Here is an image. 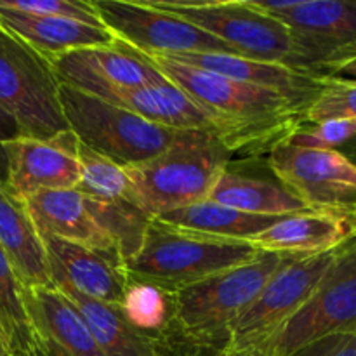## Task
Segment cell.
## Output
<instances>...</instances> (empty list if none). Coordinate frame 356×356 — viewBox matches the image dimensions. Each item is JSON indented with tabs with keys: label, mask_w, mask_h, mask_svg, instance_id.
<instances>
[{
	"label": "cell",
	"mask_w": 356,
	"mask_h": 356,
	"mask_svg": "<svg viewBox=\"0 0 356 356\" xmlns=\"http://www.w3.org/2000/svg\"><path fill=\"white\" fill-rule=\"evenodd\" d=\"M70 299L86 322L103 356H160L155 341L136 330L120 308L86 298L72 289H58Z\"/></svg>",
	"instance_id": "24"
},
{
	"label": "cell",
	"mask_w": 356,
	"mask_h": 356,
	"mask_svg": "<svg viewBox=\"0 0 356 356\" xmlns=\"http://www.w3.org/2000/svg\"><path fill=\"white\" fill-rule=\"evenodd\" d=\"M207 200L236 209L240 212H247V214L271 216V218H284V216L298 214L302 211H315L289 193L280 184L229 172L228 169L218 177Z\"/></svg>",
	"instance_id": "25"
},
{
	"label": "cell",
	"mask_w": 356,
	"mask_h": 356,
	"mask_svg": "<svg viewBox=\"0 0 356 356\" xmlns=\"http://www.w3.org/2000/svg\"><path fill=\"white\" fill-rule=\"evenodd\" d=\"M356 334V242L350 240L302 308L259 350L264 356H296L336 336Z\"/></svg>",
	"instance_id": "8"
},
{
	"label": "cell",
	"mask_w": 356,
	"mask_h": 356,
	"mask_svg": "<svg viewBox=\"0 0 356 356\" xmlns=\"http://www.w3.org/2000/svg\"><path fill=\"white\" fill-rule=\"evenodd\" d=\"M289 257L261 252L250 263L174 292V313L183 332L200 344L228 343L236 320Z\"/></svg>",
	"instance_id": "6"
},
{
	"label": "cell",
	"mask_w": 356,
	"mask_h": 356,
	"mask_svg": "<svg viewBox=\"0 0 356 356\" xmlns=\"http://www.w3.org/2000/svg\"><path fill=\"white\" fill-rule=\"evenodd\" d=\"M0 108L26 138L51 139L68 131L59 82L47 58L0 28Z\"/></svg>",
	"instance_id": "7"
},
{
	"label": "cell",
	"mask_w": 356,
	"mask_h": 356,
	"mask_svg": "<svg viewBox=\"0 0 356 356\" xmlns=\"http://www.w3.org/2000/svg\"><path fill=\"white\" fill-rule=\"evenodd\" d=\"M167 292L149 284L127 285L124 299L120 302V312L124 318L139 332L149 336V332L160 330L169 316V305H167Z\"/></svg>",
	"instance_id": "29"
},
{
	"label": "cell",
	"mask_w": 356,
	"mask_h": 356,
	"mask_svg": "<svg viewBox=\"0 0 356 356\" xmlns=\"http://www.w3.org/2000/svg\"><path fill=\"white\" fill-rule=\"evenodd\" d=\"M218 356H264V355H261L259 351H232L222 348V350L218 353Z\"/></svg>",
	"instance_id": "37"
},
{
	"label": "cell",
	"mask_w": 356,
	"mask_h": 356,
	"mask_svg": "<svg viewBox=\"0 0 356 356\" xmlns=\"http://www.w3.org/2000/svg\"><path fill=\"white\" fill-rule=\"evenodd\" d=\"M332 118H356V80L330 79L306 110L305 124H320Z\"/></svg>",
	"instance_id": "30"
},
{
	"label": "cell",
	"mask_w": 356,
	"mask_h": 356,
	"mask_svg": "<svg viewBox=\"0 0 356 356\" xmlns=\"http://www.w3.org/2000/svg\"><path fill=\"white\" fill-rule=\"evenodd\" d=\"M356 235V218L332 211H302L284 216L249 240L261 252L312 257L334 252Z\"/></svg>",
	"instance_id": "16"
},
{
	"label": "cell",
	"mask_w": 356,
	"mask_h": 356,
	"mask_svg": "<svg viewBox=\"0 0 356 356\" xmlns=\"http://www.w3.org/2000/svg\"><path fill=\"white\" fill-rule=\"evenodd\" d=\"M172 59L218 73V75H225L228 79L280 92L305 108V111L322 94L330 80L301 72V70L289 68V66L256 61V59L243 58L238 54H226V52H197V54L176 56Z\"/></svg>",
	"instance_id": "17"
},
{
	"label": "cell",
	"mask_w": 356,
	"mask_h": 356,
	"mask_svg": "<svg viewBox=\"0 0 356 356\" xmlns=\"http://www.w3.org/2000/svg\"><path fill=\"white\" fill-rule=\"evenodd\" d=\"M0 247L23 287H52L44 242L23 202L3 188H0Z\"/></svg>",
	"instance_id": "22"
},
{
	"label": "cell",
	"mask_w": 356,
	"mask_h": 356,
	"mask_svg": "<svg viewBox=\"0 0 356 356\" xmlns=\"http://www.w3.org/2000/svg\"><path fill=\"white\" fill-rule=\"evenodd\" d=\"M268 163L282 186L309 209L356 218V165L341 149L302 148L285 139L271 148Z\"/></svg>",
	"instance_id": "11"
},
{
	"label": "cell",
	"mask_w": 356,
	"mask_h": 356,
	"mask_svg": "<svg viewBox=\"0 0 356 356\" xmlns=\"http://www.w3.org/2000/svg\"><path fill=\"white\" fill-rule=\"evenodd\" d=\"M261 254L249 242H226L184 233L152 219L143 245L124 261L129 278L167 294L250 263Z\"/></svg>",
	"instance_id": "4"
},
{
	"label": "cell",
	"mask_w": 356,
	"mask_h": 356,
	"mask_svg": "<svg viewBox=\"0 0 356 356\" xmlns=\"http://www.w3.org/2000/svg\"><path fill=\"white\" fill-rule=\"evenodd\" d=\"M59 103L68 129L82 145L131 169L162 155L183 131L152 124L108 101L59 83Z\"/></svg>",
	"instance_id": "5"
},
{
	"label": "cell",
	"mask_w": 356,
	"mask_h": 356,
	"mask_svg": "<svg viewBox=\"0 0 356 356\" xmlns=\"http://www.w3.org/2000/svg\"><path fill=\"white\" fill-rule=\"evenodd\" d=\"M351 240H355V242H356V235H355V236H353V238H351Z\"/></svg>",
	"instance_id": "39"
},
{
	"label": "cell",
	"mask_w": 356,
	"mask_h": 356,
	"mask_svg": "<svg viewBox=\"0 0 356 356\" xmlns=\"http://www.w3.org/2000/svg\"><path fill=\"white\" fill-rule=\"evenodd\" d=\"M23 136L17 122L0 108V188L7 186V153L6 143Z\"/></svg>",
	"instance_id": "34"
},
{
	"label": "cell",
	"mask_w": 356,
	"mask_h": 356,
	"mask_svg": "<svg viewBox=\"0 0 356 356\" xmlns=\"http://www.w3.org/2000/svg\"><path fill=\"white\" fill-rule=\"evenodd\" d=\"M79 163L80 181L75 186V191H79L83 198L101 202V204L131 200L127 172L120 165L92 152L80 141Z\"/></svg>",
	"instance_id": "27"
},
{
	"label": "cell",
	"mask_w": 356,
	"mask_h": 356,
	"mask_svg": "<svg viewBox=\"0 0 356 356\" xmlns=\"http://www.w3.org/2000/svg\"><path fill=\"white\" fill-rule=\"evenodd\" d=\"M149 3L207 31L243 58L289 66L323 79H332L344 65L341 56L306 40L282 21L257 13L245 0H149Z\"/></svg>",
	"instance_id": "2"
},
{
	"label": "cell",
	"mask_w": 356,
	"mask_h": 356,
	"mask_svg": "<svg viewBox=\"0 0 356 356\" xmlns=\"http://www.w3.org/2000/svg\"><path fill=\"white\" fill-rule=\"evenodd\" d=\"M341 152H343L344 155H346L348 159H350L351 162H353L355 165H356V138L353 139V141L348 143V145H344Z\"/></svg>",
	"instance_id": "38"
},
{
	"label": "cell",
	"mask_w": 356,
	"mask_h": 356,
	"mask_svg": "<svg viewBox=\"0 0 356 356\" xmlns=\"http://www.w3.org/2000/svg\"><path fill=\"white\" fill-rule=\"evenodd\" d=\"M90 96L125 108L162 127L177 131H212L219 136L214 118L169 80L141 87H106Z\"/></svg>",
	"instance_id": "18"
},
{
	"label": "cell",
	"mask_w": 356,
	"mask_h": 356,
	"mask_svg": "<svg viewBox=\"0 0 356 356\" xmlns=\"http://www.w3.org/2000/svg\"><path fill=\"white\" fill-rule=\"evenodd\" d=\"M90 214L115 243L122 261H127L141 249L152 218L136 207L131 200L101 204L86 198Z\"/></svg>",
	"instance_id": "26"
},
{
	"label": "cell",
	"mask_w": 356,
	"mask_h": 356,
	"mask_svg": "<svg viewBox=\"0 0 356 356\" xmlns=\"http://www.w3.org/2000/svg\"><path fill=\"white\" fill-rule=\"evenodd\" d=\"M296 356H356V334L329 337Z\"/></svg>",
	"instance_id": "33"
},
{
	"label": "cell",
	"mask_w": 356,
	"mask_h": 356,
	"mask_svg": "<svg viewBox=\"0 0 356 356\" xmlns=\"http://www.w3.org/2000/svg\"><path fill=\"white\" fill-rule=\"evenodd\" d=\"M232 153L216 132L183 131L162 155L125 169L129 198L152 219L207 200Z\"/></svg>",
	"instance_id": "3"
},
{
	"label": "cell",
	"mask_w": 356,
	"mask_h": 356,
	"mask_svg": "<svg viewBox=\"0 0 356 356\" xmlns=\"http://www.w3.org/2000/svg\"><path fill=\"white\" fill-rule=\"evenodd\" d=\"M17 280L6 252L0 247V323L10 343L13 356H35V343L21 299Z\"/></svg>",
	"instance_id": "28"
},
{
	"label": "cell",
	"mask_w": 356,
	"mask_h": 356,
	"mask_svg": "<svg viewBox=\"0 0 356 356\" xmlns=\"http://www.w3.org/2000/svg\"><path fill=\"white\" fill-rule=\"evenodd\" d=\"M337 252L339 249L312 257H289L236 320L228 343L222 348L232 351H259L312 298L336 261Z\"/></svg>",
	"instance_id": "9"
},
{
	"label": "cell",
	"mask_w": 356,
	"mask_h": 356,
	"mask_svg": "<svg viewBox=\"0 0 356 356\" xmlns=\"http://www.w3.org/2000/svg\"><path fill=\"white\" fill-rule=\"evenodd\" d=\"M148 61L216 120L219 138L232 152L266 148L305 125V108L284 94L184 65L165 56Z\"/></svg>",
	"instance_id": "1"
},
{
	"label": "cell",
	"mask_w": 356,
	"mask_h": 356,
	"mask_svg": "<svg viewBox=\"0 0 356 356\" xmlns=\"http://www.w3.org/2000/svg\"><path fill=\"white\" fill-rule=\"evenodd\" d=\"M0 7L17 10V13L33 14V16L65 17V19L80 21V23L90 24V26L104 28L92 2H82V0H0Z\"/></svg>",
	"instance_id": "31"
},
{
	"label": "cell",
	"mask_w": 356,
	"mask_h": 356,
	"mask_svg": "<svg viewBox=\"0 0 356 356\" xmlns=\"http://www.w3.org/2000/svg\"><path fill=\"white\" fill-rule=\"evenodd\" d=\"M49 63L59 83L87 94L106 87H141L167 80L146 56L122 42L63 52Z\"/></svg>",
	"instance_id": "13"
},
{
	"label": "cell",
	"mask_w": 356,
	"mask_h": 356,
	"mask_svg": "<svg viewBox=\"0 0 356 356\" xmlns=\"http://www.w3.org/2000/svg\"><path fill=\"white\" fill-rule=\"evenodd\" d=\"M332 79H337V80H356V54L350 59V61L346 63V65L341 66V68L337 70V73L332 76Z\"/></svg>",
	"instance_id": "35"
},
{
	"label": "cell",
	"mask_w": 356,
	"mask_h": 356,
	"mask_svg": "<svg viewBox=\"0 0 356 356\" xmlns=\"http://www.w3.org/2000/svg\"><path fill=\"white\" fill-rule=\"evenodd\" d=\"M94 9L108 31L143 56L176 58L197 52L236 54L232 47L195 24L156 9L149 2L94 0Z\"/></svg>",
	"instance_id": "10"
},
{
	"label": "cell",
	"mask_w": 356,
	"mask_h": 356,
	"mask_svg": "<svg viewBox=\"0 0 356 356\" xmlns=\"http://www.w3.org/2000/svg\"><path fill=\"white\" fill-rule=\"evenodd\" d=\"M21 299L35 356H103L80 313L58 289L23 287Z\"/></svg>",
	"instance_id": "15"
},
{
	"label": "cell",
	"mask_w": 356,
	"mask_h": 356,
	"mask_svg": "<svg viewBox=\"0 0 356 356\" xmlns=\"http://www.w3.org/2000/svg\"><path fill=\"white\" fill-rule=\"evenodd\" d=\"M356 138V118H332V120L299 127L289 143L302 148L339 149Z\"/></svg>",
	"instance_id": "32"
},
{
	"label": "cell",
	"mask_w": 356,
	"mask_h": 356,
	"mask_svg": "<svg viewBox=\"0 0 356 356\" xmlns=\"http://www.w3.org/2000/svg\"><path fill=\"white\" fill-rule=\"evenodd\" d=\"M0 356H13V353H10V343L7 339V334L3 330L2 323H0Z\"/></svg>",
	"instance_id": "36"
},
{
	"label": "cell",
	"mask_w": 356,
	"mask_h": 356,
	"mask_svg": "<svg viewBox=\"0 0 356 356\" xmlns=\"http://www.w3.org/2000/svg\"><path fill=\"white\" fill-rule=\"evenodd\" d=\"M42 242L52 287L72 289L86 298L120 306L131 282L118 254L52 236H45Z\"/></svg>",
	"instance_id": "14"
},
{
	"label": "cell",
	"mask_w": 356,
	"mask_h": 356,
	"mask_svg": "<svg viewBox=\"0 0 356 356\" xmlns=\"http://www.w3.org/2000/svg\"><path fill=\"white\" fill-rule=\"evenodd\" d=\"M275 19L346 63L356 54V0H292Z\"/></svg>",
	"instance_id": "20"
},
{
	"label": "cell",
	"mask_w": 356,
	"mask_h": 356,
	"mask_svg": "<svg viewBox=\"0 0 356 356\" xmlns=\"http://www.w3.org/2000/svg\"><path fill=\"white\" fill-rule=\"evenodd\" d=\"M40 238L68 240L90 249L118 254L115 243L103 232L87 202L79 191H40L23 202Z\"/></svg>",
	"instance_id": "19"
},
{
	"label": "cell",
	"mask_w": 356,
	"mask_h": 356,
	"mask_svg": "<svg viewBox=\"0 0 356 356\" xmlns=\"http://www.w3.org/2000/svg\"><path fill=\"white\" fill-rule=\"evenodd\" d=\"M282 218L254 216L236 209L225 207L211 200H202L188 207L156 218L162 225L184 233L226 240V242H249L261 232L273 226Z\"/></svg>",
	"instance_id": "23"
},
{
	"label": "cell",
	"mask_w": 356,
	"mask_h": 356,
	"mask_svg": "<svg viewBox=\"0 0 356 356\" xmlns=\"http://www.w3.org/2000/svg\"><path fill=\"white\" fill-rule=\"evenodd\" d=\"M0 28L47 59L75 49L117 44V38L106 28L90 26L65 17L33 16L6 7H0Z\"/></svg>",
	"instance_id": "21"
},
{
	"label": "cell",
	"mask_w": 356,
	"mask_h": 356,
	"mask_svg": "<svg viewBox=\"0 0 356 356\" xmlns=\"http://www.w3.org/2000/svg\"><path fill=\"white\" fill-rule=\"evenodd\" d=\"M6 190L19 202L40 191L75 190L79 184V138L70 129L51 139L19 136L6 143Z\"/></svg>",
	"instance_id": "12"
}]
</instances>
